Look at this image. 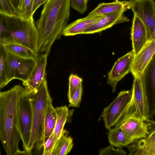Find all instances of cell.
<instances>
[{
  "instance_id": "obj_1",
  "label": "cell",
  "mask_w": 155,
  "mask_h": 155,
  "mask_svg": "<svg viewBox=\"0 0 155 155\" xmlns=\"http://www.w3.org/2000/svg\"><path fill=\"white\" fill-rule=\"evenodd\" d=\"M35 22L38 55H48L54 41L62 35L70 14V0H48Z\"/></svg>"
},
{
  "instance_id": "obj_2",
  "label": "cell",
  "mask_w": 155,
  "mask_h": 155,
  "mask_svg": "<svg viewBox=\"0 0 155 155\" xmlns=\"http://www.w3.org/2000/svg\"><path fill=\"white\" fill-rule=\"evenodd\" d=\"M24 87L16 85L0 92V138L7 155H26L18 147L21 137L18 128V108L20 97Z\"/></svg>"
},
{
  "instance_id": "obj_3",
  "label": "cell",
  "mask_w": 155,
  "mask_h": 155,
  "mask_svg": "<svg viewBox=\"0 0 155 155\" xmlns=\"http://www.w3.org/2000/svg\"><path fill=\"white\" fill-rule=\"evenodd\" d=\"M0 44L21 45L32 50L38 56V34L33 15L27 19L16 15L0 13Z\"/></svg>"
},
{
  "instance_id": "obj_4",
  "label": "cell",
  "mask_w": 155,
  "mask_h": 155,
  "mask_svg": "<svg viewBox=\"0 0 155 155\" xmlns=\"http://www.w3.org/2000/svg\"><path fill=\"white\" fill-rule=\"evenodd\" d=\"M32 109V124L31 137L26 151L31 154L36 145V152L43 147L44 123L48 105L52 102L47 86L46 80L30 94Z\"/></svg>"
},
{
  "instance_id": "obj_5",
  "label": "cell",
  "mask_w": 155,
  "mask_h": 155,
  "mask_svg": "<svg viewBox=\"0 0 155 155\" xmlns=\"http://www.w3.org/2000/svg\"><path fill=\"white\" fill-rule=\"evenodd\" d=\"M32 109L29 94L25 91L19 100L18 128L24 150H27L31 137L32 124Z\"/></svg>"
},
{
  "instance_id": "obj_6",
  "label": "cell",
  "mask_w": 155,
  "mask_h": 155,
  "mask_svg": "<svg viewBox=\"0 0 155 155\" xmlns=\"http://www.w3.org/2000/svg\"><path fill=\"white\" fill-rule=\"evenodd\" d=\"M144 94L147 119L155 115V53L140 77Z\"/></svg>"
},
{
  "instance_id": "obj_7",
  "label": "cell",
  "mask_w": 155,
  "mask_h": 155,
  "mask_svg": "<svg viewBox=\"0 0 155 155\" xmlns=\"http://www.w3.org/2000/svg\"><path fill=\"white\" fill-rule=\"evenodd\" d=\"M130 1V9L134 15L143 21L146 27L147 41L155 40V2L154 0Z\"/></svg>"
},
{
  "instance_id": "obj_8",
  "label": "cell",
  "mask_w": 155,
  "mask_h": 155,
  "mask_svg": "<svg viewBox=\"0 0 155 155\" xmlns=\"http://www.w3.org/2000/svg\"><path fill=\"white\" fill-rule=\"evenodd\" d=\"M132 90L121 91L116 98L104 108L101 117L104 122L106 128L109 130L116 124L118 118L130 102L132 97Z\"/></svg>"
},
{
  "instance_id": "obj_9",
  "label": "cell",
  "mask_w": 155,
  "mask_h": 155,
  "mask_svg": "<svg viewBox=\"0 0 155 155\" xmlns=\"http://www.w3.org/2000/svg\"><path fill=\"white\" fill-rule=\"evenodd\" d=\"M155 121L131 117L123 122L119 127L127 136L134 142L146 137Z\"/></svg>"
},
{
  "instance_id": "obj_10",
  "label": "cell",
  "mask_w": 155,
  "mask_h": 155,
  "mask_svg": "<svg viewBox=\"0 0 155 155\" xmlns=\"http://www.w3.org/2000/svg\"><path fill=\"white\" fill-rule=\"evenodd\" d=\"M135 57L132 51L118 58L114 63L107 77V84L115 91L117 83L127 74L131 72Z\"/></svg>"
},
{
  "instance_id": "obj_11",
  "label": "cell",
  "mask_w": 155,
  "mask_h": 155,
  "mask_svg": "<svg viewBox=\"0 0 155 155\" xmlns=\"http://www.w3.org/2000/svg\"><path fill=\"white\" fill-rule=\"evenodd\" d=\"M48 56L46 54L38 55L35 65L28 78L23 82L26 94H29L46 80V68Z\"/></svg>"
},
{
  "instance_id": "obj_12",
  "label": "cell",
  "mask_w": 155,
  "mask_h": 155,
  "mask_svg": "<svg viewBox=\"0 0 155 155\" xmlns=\"http://www.w3.org/2000/svg\"><path fill=\"white\" fill-rule=\"evenodd\" d=\"M132 155H155V122L147 135L126 146Z\"/></svg>"
},
{
  "instance_id": "obj_13",
  "label": "cell",
  "mask_w": 155,
  "mask_h": 155,
  "mask_svg": "<svg viewBox=\"0 0 155 155\" xmlns=\"http://www.w3.org/2000/svg\"><path fill=\"white\" fill-rule=\"evenodd\" d=\"M155 53V40L148 41L135 55L131 71L134 78H140Z\"/></svg>"
},
{
  "instance_id": "obj_14",
  "label": "cell",
  "mask_w": 155,
  "mask_h": 155,
  "mask_svg": "<svg viewBox=\"0 0 155 155\" xmlns=\"http://www.w3.org/2000/svg\"><path fill=\"white\" fill-rule=\"evenodd\" d=\"M128 9L124 8L105 15L99 21L84 30L82 34H91L101 32L114 25L129 21V19L124 14Z\"/></svg>"
},
{
  "instance_id": "obj_15",
  "label": "cell",
  "mask_w": 155,
  "mask_h": 155,
  "mask_svg": "<svg viewBox=\"0 0 155 155\" xmlns=\"http://www.w3.org/2000/svg\"><path fill=\"white\" fill-rule=\"evenodd\" d=\"M132 51L136 55L147 41V32L143 21L134 15L131 31Z\"/></svg>"
},
{
  "instance_id": "obj_16",
  "label": "cell",
  "mask_w": 155,
  "mask_h": 155,
  "mask_svg": "<svg viewBox=\"0 0 155 155\" xmlns=\"http://www.w3.org/2000/svg\"><path fill=\"white\" fill-rule=\"evenodd\" d=\"M104 16L88 15L84 18L78 19L66 26L63 31L62 35L68 36L82 34L84 30Z\"/></svg>"
},
{
  "instance_id": "obj_17",
  "label": "cell",
  "mask_w": 155,
  "mask_h": 155,
  "mask_svg": "<svg viewBox=\"0 0 155 155\" xmlns=\"http://www.w3.org/2000/svg\"><path fill=\"white\" fill-rule=\"evenodd\" d=\"M131 5V2L130 1L115 0L112 2L102 3L99 4L88 15L105 16L124 8L130 9Z\"/></svg>"
},
{
  "instance_id": "obj_18",
  "label": "cell",
  "mask_w": 155,
  "mask_h": 155,
  "mask_svg": "<svg viewBox=\"0 0 155 155\" xmlns=\"http://www.w3.org/2000/svg\"><path fill=\"white\" fill-rule=\"evenodd\" d=\"M132 90V96L136 104L139 116L143 120L148 119L147 118L145 99L140 78H134Z\"/></svg>"
},
{
  "instance_id": "obj_19",
  "label": "cell",
  "mask_w": 155,
  "mask_h": 155,
  "mask_svg": "<svg viewBox=\"0 0 155 155\" xmlns=\"http://www.w3.org/2000/svg\"><path fill=\"white\" fill-rule=\"evenodd\" d=\"M108 138L110 145L114 147H126L134 141L129 138L120 127L109 129Z\"/></svg>"
},
{
  "instance_id": "obj_20",
  "label": "cell",
  "mask_w": 155,
  "mask_h": 155,
  "mask_svg": "<svg viewBox=\"0 0 155 155\" xmlns=\"http://www.w3.org/2000/svg\"><path fill=\"white\" fill-rule=\"evenodd\" d=\"M55 109L57 119L54 131V145L62 135L64 125L69 114L68 109L66 106L57 107Z\"/></svg>"
},
{
  "instance_id": "obj_21",
  "label": "cell",
  "mask_w": 155,
  "mask_h": 155,
  "mask_svg": "<svg viewBox=\"0 0 155 155\" xmlns=\"http://www.w3.org/2000/svg\"><path fill=\"white\" fill-rule=\"evenodd\" d=\"M36 60L21 58L16 68L15 79L26 81L35 65Z\"/></svg>"
},
{
  "instance_id": "obj_22",
  "label": "cell",
  "mask_w": 155,
  "mask_h": 155,
  "mask_svg": "<svg viewBox=\"0 0 155 155\" xmlns=\"http://www.w3.org/2000/svg\"><path fill=\"white\" fill-rule=\"evenodd\" d=\"M57 119L55 108L52 102L48 105L46 111L44 123V145L54 132ZM44 146V145H43Z\"/></svg>"
},
{
  "instance_id": "obj_23",
  "label": "cell",
  "mask_w": 155,
  "mask_h": 155,
  "mask_svg": "<svg viewBox=\"0 0 155 155\" xmlns=\"http://www.w3.org/2000/svg\"><path fill=\"white\" fill-rule=\"evenodd\" d=\"M66 130H64L60 138L54 145L50 155H66L70 152L73 145V140L70 136H68Z\"/></svg>"
},
{
  "instance_id": "obj_24",
  "label": "cell",
  "mask_w": 155,
  "mask_h": 155,
  "mask_svg": "<svg viewBox=\"0 0 155 155\" xmlns=\"http://www.w3.org/2000/svg\"><path fill=\"white\" fill-rule=\"evenodd\" d=\"M2 45L8 53L20 58L36 60L38 56L30 49L21 45L11 44Z\"/></svg>"
},
{
  "instance_id": "obj_25",
  "label": "cell",
  "mask_w": 155,
  "mask_h": 155,
  "mask_svg": "<svg viewBox=\"0 0 155 155\" xmlns=\"http://www.w3.org/2000/svg\"><path fill=\"white\" fill-rule=\"evenodd\" d=\"M8 53L0 44V88L8 84L7 78Z\"/></svg>"
},
{
  "instance_id": "obj_26",
  "label": "cell",
  "mask_w": 155,
  "mask_h": 155,
  "mask_svg": "<svg viewBox=\"0 0 155 155\" xmlns=\"http://www.w3.org/2000/svg\"><path fill=\"white\" fill-rule=\"evenodd\" d=\"M34 0H19L16 15L24 19L30 18L34 15L32 8Z\"/></svg>"
},
{
  "instance_id": "obj_27",
  "label": "cell",
  "mask_w": 155,
  "mask_h": 155,
  "mask_svg": "<svg viewBox=\"0 0 155 155\" xmlns=\"http://www.w3.org/2000/svg\"><path fill=\"white\" fill-rule=\"evenodd\" d=\"M82 79L77 75L72 74L69 78L68 90V100L70 103L72 97L79 85L82 82Z\"/></svg>"
},
{
  "instance_id": "obj_28",
  "label": "cell",
  "mask_w": 155,
  "mask_h": 155,
  "mask_svg": "<svg viewBox=\"0 0 155 155\" xmlns=\"http://www.w3.org/2000/svg\"><path fill=\"white\" fill-rule=\"evenodd\" d=\"M0 13L8 15H16L15 10L10 0H0Z\"/></svg>"
},
{
  "instance_id": "obj_29",
  "label": "cell",
  "mask_w": 155,
  "mask_h": 155,
  "mask_svg": "<svg viewBox=\"0 0 155 155\" xmlns=\"http://www.w3.org/2000/svg\"><path fill=\"white\" fill-rule=\"evenodd\" d=\"M83 92V86L82 83L78 86L74 94L69 107H78L79 106L81 101Z\"/></svg>"
},
{
  "instance_id": "obj_30",
  "label": "cell",
  "mask_w": 155,
  "mask_h": 155,
  "mask_svg": "<svg viewBox=\"0 0 155 155\" xmlns=\"http://www.w3.org/2000/svg\"><path fill=\"white\" fill-rule=\"evenodd\" d=\"M114 147L110 145L108 147L103 149H101L99 150V155H126V152L123 150L122 148L117 147L116 149L114 148Z\"/></svg>"
},
{
  "instance_id": "obj_31",
  "label": "cell",
  "mask_w": 155,
  "mask_h": 155,
  "mask_svg": "<svg viewBox=\"0 0 155 155\" xmlns=\"http://www.w3.org/2000/svg\"><path fill=\"white\" fill-rule=\"evenodd\" d=\"M87 2L86 0H70L71 7L81 14L86 11Z\"/></svg>"
},
{
  "instance_id": "obj_32",
  "label": "cell",
  "mask_w": 155,
  "mask_h": 155,
  "mask_svg": "<svg viewBox=\"0 0 155 155\" xmlns=\"http://www.w3.org/2000/svg\"><path fill=\"white\" fill-rule=\"evenodd\" d=\"M54 146V132L44 145L43 155H50Z\"/></svg>"
},
{
  "instance_id": "obj_33",
  "label": "cell",
  "mask_w": 155,
  "mask_h": 155,
  "mask_svg": "<svg viewBox=\"0 0 155 155\" xmlns=\"http://www.w3.org/2000/svg\"><path fill=\"white\" fill-rule=\"evenodd\" d=\"M48 0H34L32 13L34 15L36 10L42 5L44 4Z\"/></svg>"
},
{
  "instance_id": "obj_34",
  "label": "cell",
  "mask_w": 155,
  "mask_h": 155,
  "mask_svg": "<svg viewBox=\"0 0 155 155\" xmlns=\"http://www.w3.org/2000/svg\"><path fill=\"white\" fill-rule=\"evenodd\" d=\"M13 5L16 12L17 9L19 0H10Z\"/></svg>"
},
{
  "instance_id": "obj_35",
  "label": "cell",
  "mask_w": 155,
  "mask_h": 155,
  "mask_svg": "<svg viewBox=\"0 0 155 155\" xmlns=\"http://www.w3.org/2000/svg\"><path fill=\"white\" fill-rule=\"evenodd\" d=\"M89 0H86L88 2Z\"/></svg>"
},
{
  "instance_id": "obj_36",
  "label": "cell",
  "mask_w": 155,
  "mask_h": 155,
  "mask_svg": "<svg viewBox=\"0 0 155 155\" xmlns=\"http://www.w3.org/2000/svg\"><path fill=\"white\" fill-rule=\"evenodd\" d=\"M132 0H127V1H132Z\"/></svg>"
},
{
  "instance_id": "obj_37",
  "label": "cell",
  "mask_w": 155,
  "mask_h": 155,
  "mask_svg": "<svg viewBox=\"0 0 155 155\" xmlns=\"http://www.w3.org/2000/svg\"><path fill=\"white\" fill-rule=\"evenodd\" d=\"M126 0V1H127V0Z\"/></svg>"
}]
</instances>
